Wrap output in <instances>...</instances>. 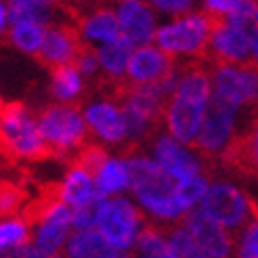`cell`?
I'll use <instances>...</instances> for the list:
<instances>
[{
	"label": "cell",
	"instance_id": "6da1fadb",
	"mask_svg": "<svg viewBox=\"0 0 258 258\" xmlns=\"http://www.w3.org/2000/svg\"><path fill=\"white\" fill-rule=\"evenodd\" d=\"M131 193L147 223L158 227L178 225L189 214L178 196V183L149 158V153H131Z\"/></svg>",
	"mask_w": 258,
	"mask_h": 258
},
{
	"label": "cell",
	"instance_id": "7a4b0ae2",
	"mask_svg": "<svg viewBox=\"0 0 258 258\" xmlns=\"http://www.w3.org/2000/svg\"><path fill=\"white\" fill-rule=\"evenodd\" d=\"M212 99L210 68L200 63H183L176 86L164 103L162 124L170 137L185 145H193L202 128L206 109Z\"/></svg>",
	"mask_w": 258,
	"mask_h": 258
},
{
	"label": "cell",
	"instance_id": "3957f363",
	"mask_svg": "<svg viewBox=\"0 0 258 258\" xmlns=\"http://www.w3.org/2000/svg\"><path fill=\"white\" fill-rule=\"evenodd\" d=\"M0 156L28 162L53 158L38 131L36 115L21 101L0 99Z\"/></svg>",
	"mask_w": 258,
	"mask_h": 258
},
{
	"label": "cell",
	"instance_id": "277c9868",
	"mask_svg": "<svg viewBox=\"0 0 258 258\" xmlns=\"http://www.w3.org/2000/svg\"><path fill=\"white\" fill-rule=\"evenodd\" d=\"M212 25L214 19L206 15L204 11L196 9L185 15L162 21L153 36V44L172 61L193 63L196 59L206 57Z\"/></svg>",
	"mask_w": 258,
	"mask_h": 258
},
{
	"label": "cell",
	"instance_id": "5b68a950",
	"mask_svg": "<svg viewBox=\"0 0 258 258\" xmlns=\"http://www.w3.org/2000/svg\"><path fill=\"white\" fill-rule=\"evenodd\" d=\"M113 97L120 101V107L126 120L128 131V145L135 147L143 141L153 137L158 124L162 122V111L166 97L158 84H120L115 86Z\"/></svg>",
	"mask_w": 258,
	"mask_h": 258
},
{
	"label": "cell",
	"instance_id": "8992f818",
	"mask_svg": "<svg viewBox=\"0 0 258 258\" xmlns=\"http://www.w3.org/2000/svg\"><path fill=\"white\" fill-rule=\"evenodd\" d=\"M36 124L53 158H74L88 143V126L78 105L55 103L38 111Z\"/></svg>",
	"mask_w": 258,
	"mask_h": 258
},
{
	"label": "cell",
	"instance_id": "52a82bcc",
	"mask_svg": "<svg viewBox=\"0 0 258 258\" xmlns=\"http://www.w3.org/2000/svg\"><path fill=\"white\" fill-rule=\"evenodd\" d=\"M147 227V218L131 196L105 198L95 229L122 254H131L139 235Z\"/></svg>",
	"mask_w": 258,
	"mask_h": 258
},
{
	"label": "cell",
	"instance_id": "ba28073f",
	"mask_svg": "<svg viewBox=\"0 0 258 258\" xmlns=\"http://www.w3.org/2000/svg\"><path fill=\"white\" fill-rule=\"evenodd\" d=\"M198 210L221 227L229 229L231 233H235L250 221V216L254 214V204L248 193L233 180L210 178Z\"/></svg>",
	"mask_w": 258,
	"mask_h": 258
},
{
	"label": "cell",
	"instance_id": "9c48e42d",
	"mask_svg": "<svg viewBox=\"0 0 258 258\" xmlns=\"http://www.w3.org/2000/svg\"><path fill=\"white\" fill-rule=\"evenodd\" d=\"M241 113L243 109L212 95L193 147L204 158H225L239 137Z\"/></svg>",
	"mask_w": 258,
	"mask_h": 258
},
{
	"label": "cell",
	"instance_id": "30bf717a",
	"mask_svg": "<svg viewBox=\"0 0 258 258\" xmlns=\"http://www.w3.org/2000/svg\"><path fill=\"white\" fill-rule=\"evenodd\" d=\"M212 95L239 109H258V68L254 63H216L210 68Z\"/></svg>",
	"mask_w": 258,
	"mask_h": 258
},
{
	"label": "cell",
	"instance_id": "8fae6325",
	"mask_svg": "<svg viewBox=\"0 0 258 258\" xmlns=\"http://www.w3.org/2000/svg\"><path fill=\"white\" fill-rule=\"evenodd\" d=\"M149 158L170 178H174L176 183L206 172V162L202 153L193 145H185L176 141L166 131L153 133L149 145Z\"/></svg>",
	"mask_w": 258,
	"mask_h": 258
},
{
	"label": "cell",
	"instance_id": "7c38bea8",
	"mask_svg": "<svg viewBox=\"0 0 258 258\" xmlns=\"http://www.w3.org/2000/svg\"><path fill=\"white\" fill-rule=\"evenodd\" d=\"M82 109L84 122L88 126L90 137H95L103 147H124L128 145L126 120L120 107V101L113 95L88 101Z\"/></svg>",
	"mask_w": 258,
	"mask_h": 258
},
{
	"label": "cell",
	"instance_id": "4fadbf2b",
	"mask_svg": "<svg viewBox=\"0 0 258 258\" xmlns=\"http://www.w3.org/2000/svg\"><path fill=\"white\" fill-rule=\"evenodd\" d=\"M252 55V28L229 19H218L212 25L206 57L216 63H248Z\"/></svg>",
	"mask_w": 258,
	"mask_h": 258
},
{
	"label": "cell",
	"instance_id": "5bb4252c",
	"mask_svg": "<svg viewBox=\"0 0 258 258\" xmlns=\"http://www.w3.org/2000/svg\"><path fill=\"white\" fill-rule=\"evenodd\" d=\"M84 46L82 38L76 30V25L70 23H50L42 38L40 48L36 50V61L40 66L53 70L59 66H70L78 57L80 48Z\"/></svg>",
	"mask_w": 258,
	"mask_h": 258
},
{
	"label": "cell",
	"instance_id": "9a60e30c",
	"mask_svg": "<svg viewBox=\"0 0 258 258\" xmlns=\"http://www.w3.org/2000/svg\"><path fill=\"white\" fill-rule=\"evenodd\" d=\"M115 17H118L120 34L135 46L153 42V36L160 25L158 13L147 0H115Z\"/></svg>",
	"mask_w": 258,
	"mask_h": 258
},
{
	"label": "cell",
	"instance_id": "2e32d148",
	"mask_svg": "<svg viewBox=\"0 0 258 258\" xmlns=\"http://www.w3.org/2000/svg\"><path fill=\"white\" fill-rule=\"evenodd\" d=\"M206 258H233V233L208 218L198 208L180 221Z\"/></svg>",
	"mask_w": 258,
	"mask_h": 258
},
{
	"label": "cell",
	"instance_id": "e0dca14e",
	"mask_svg": "<svg viewBox=\"0 0 258 258\" xmlns=\"http://www.w3.org/2000/svg\"><path fill=\"white\" fill-rule=\"evenodd\" d=\"M176 63L178 61H172L153 42L135 46L131 59H128L124 84H133V86L156 84L176 66Z\"/></svg>",
	"mask_w": 258,
	"mask_h": 258
},
{
	"label": "cell",
	"instance_id": "ac0fdd59",
	"mask_svg": "<svg viewBox=\"0 0 258 258\" xmlns=\"http://www.w3.org/2000/svg\"><path fill=\"white\" fill-rule=\"evenodd\" d=\"M76 30H78L84 44L95 48L120 36L115 11L107 5H97L88 11H78V15H76Z\"/></svg>",
	"mask_w": 258,
	"mask_h": 258
},
{
	"label": "cell",
	"instance_id": "d6986e66",
	"mask_svg": "<svg viewBox=\"0 0 258 258\" xmlns=\"http://www.w3.org/2000/svg\"><path fill=\"white\" fill-rule=\"evenodd\" d=\"M135 44L120 34L118 38L97 46V61H99V72H101V80L109 82L111 86H120L124 84L126 78V68H128V59L133 55Z\"/></svg>",
	"mask_w": 258,
	"mask_h": 258
},
{
	"label": "cell",
	"instance_id": "ffe728a7",
	"mask_svg": "<svg viewBox=\"0 0 258 258\" xmlns=\"http://www.w3.org/2000/svg\"><path fill=\"white\" fill-rule=\"evenodd\" d=\"M63 258H126L97 229H74L61 250Z\"/></svg>",
	"mask_w": 258,
	"mask_h": 258
},
{
	"label": "cell",
	"instance_id": "44dd1931",
	"mask_svg": "<svg viewBox=\"0 0 258 258\" xmlns=\"http://www.w3.org/2000/svg\"><path fill=\"white\" fill-rule=\"evenodd\" d=\"M93 180L97 193L103 198H113V196H126L131 189V164L128 156H111L99 164V168L93 172Z\"/></svg>",
	"mask_w": 258,
	"mask_h": 258
},
{
	"label": "cell",
	"instance_id": "7402d4cb",
	"mask_svg": "<svg viewBox=\"0 0 258 258\" xmlns=\"http://www.w3.org/2000/svg\"><path fill=\"white\" fill-rule=\"evenodd\" d=\"M55 191H57V198L66 206H70V208L82 206V204H86L99 196L93 174L76 162L70 164L66 176L61 178V183L55 185Z\"/></svg>",
	"mask_w": 258,
	"mask_h": 258
},
{
	"label": "cell",
	"instance_id": "603a6c76",
	"mask_svg": "<svg viewBox=\"0 0 258 258\" xmlns=\"http://www.w3.org/2000/svg\"><path fill=\"white\" fill-rule=\"evenodd\" d=\"M223 160L258 176V109Z\"/></svg>",
	"mask_w": 258,
	"mask_h": 258
},
{
	"label": "cell",
	"instance_id": "cb8c5ba5",
	"mask_svg": "<svg viewBox=\"0 0 258 258\" xmlns=\"http://www.w3.org/2000/svg\"><path fill=\"white\" fill-rule=\"evenodd\" d=\"M84 90H86V80L82 78V74L76 70L74 63L50 70V93H53V97L59 103L78 105Z\"/></svg>",
	"mask_w": 258,
	"mask_h": 258
},
{
	"label": "cell",
	"instance_id": "d4e9b609",
	"mask_svg": "<svg viewBox=\"0 0 258 258\" xmlns=\"http://www.w3.org/2000/svg\"><path fill=\"white\" fill-rule=\"evenodd\" d=\"M44 32H46V25L21 21V23H13V28L9 32H5V38L13 46H17L21 53L36 55V50L42 44Z\"/></svg>",
	"mask_w": 258,
	"mask_h": 258
},
{
	"label": "cell",
	"instance_id": "484cf974",
	"mask_svg": "<svg viewBox=\"0 0 258 258\" xmlns=\"http://www.w3.org/2000/svg\"><path fill=\"white\" fill-rule=\"evenodd\" d=\"M166 256L168 258H206L183 225L166 227Z\"/></svg>",
	"mask_w": 258,
	"mask_h": 258
},
{
	"label": "cell",
	"instance_id": "4316f807",
	"mask_svg": "<svg viewBox=\"0 0 258 258\" xmlns=\"http://www.w3.org/2000/svg\"><path fill=\"white\" fill-rule=\"evenodd\" d=\"M30 237H32L30 223L25 221L21 214L0 218V254H5L13 248L21 246V243L30 241Z\"/></svg>",
	"mask_w": 258,
	"mask_h": 258
},
{
	"label": "cell",
	"instance_id": "83f0119b",
	"mask_svg": "<svg viewBox=\"0 0 258 258\" xmlns=\"http://www.w3.org/2000/svg\"><path fill=\"white\" fill-rule=\"evenodd\" d=\"M7 15L11 23H21V21H30V23H40V25H50L55 17V7H46V5H36V3H21V0H13Z\"/></svg>",
	"mask_w": 258,
	"mask_h": 258
},
{
	"label": "cell",
	"instance_id": "f1b7e54d",
	"mask_svg": "<svg viewBox=\"0 0 258 258\" xmlns=\"http://www.w3.org/2000/svg\"><path fill=\"white\" fill-rule=\"evenodd\" d=\"M233 258H258V214L233 233Z\"/></svg>",
	"mask_w": 258,
	"mask_h": 258
},
{
	"label": "cell",
	"instance_id": "f546056e",
	"mask_svg": "<svg viewBox=\"0 0 258 258\" xmlns=\"http://www.w3.org/2000/svg\"><path fill=\"white\" fill-rule=\"evenodd\" d=\"M28 193L23 187L11 183V180H0V218L17 216L25 208Z\"/></svg>",
	"mask_w": 258,
	"mask_h": 258
},
{
	"label": "cell",
	"instance_id": "4dcf8cb0",
	"mask_svg": "<svg viewBox=\"0 0 258 258\" xmlns=\"http://www.w3.org/2000/svg\"><path fill=\"white\" fill-rule=\"evenodd\" d=\"M103 200H105L103 196H97L90 202L72 208V227L74 229H95L99 212H101V206H103Z\"/></svg>",
	"mask_w": 258,
	"mask_h": 258
},
{
	"label": "cell",
	"instance_id": "1f68e13d",
	"mask_svg": "<svg viewBox=\"0 0 258 258\" xmlns=\"http://www.w3.org/2000/svg\"><path fill=\"white\" fill-rule=\"evenodd\" d=\"M151 9L158 13V17L172 19L178 15H185L200 7V0H147Z\"/></svg>",
	"mask_w": 258,
	"mask_h": 258
},
{
	"label": "cell",
	"instance_id": "d6a6232c",
	"mask_svg": "<svg viewBox=\"0 0 258 258\" xmlns=\"http://www.w3.org/2000/svg\"><path fill=\"white\" fill-rule=\"evenodd\" d=\"M74 66H76V70L82 74V78H84V80H97V78H101L95 46L84 44V46L80 48L78 57L74 59Z\"/></svg>",
	"mask_w": 258,
	"mask_h": 258
},
{
	"label": "cell",
	"instance_id": "836d02e7",
	"mask_svg": "<svg viewBox=\"0 0 258 258\" xmlns=\"http://www.w3.org/2000/svg\"><path fill=\"white\" fill-rule=\"evenodd\" d=\"M239 3L241 0H200V11H204L214 21H218V19H227L237 9Z\"/></svg>",
	"mask_w": 258,
	"mask_h": 258
},
{
	"label": "cell",
	"instance_id": "e575fe53",
	"mask_svg": "<svg viewBox=\"0 0 258 258\" xmlns=\"http://www.w3.org/2000/svg\"><path fill=\"white\" fill-rule=\"evenodd\" d=\"M0 258H63L61 254L57 252H46V250H40L38 246H34L32 241H25L21 246L13 248L5 254H0Z\"/></svg>",
	"mask_w": 258,
	"mask_h": 258
},
{
	"label": "cell",
	"instance_id": "d590c367",
	"mask_svg": "<svg viewBox=\"0 0 258 258\" xmlns=\"http://www.w3.org/2000/svg\"><path fill=\"white\" fill-rule=\"evenodd\" d=\"M250 63L258 68V23L252 25V55H250Z\"/></svg>",
	"mask_w": 258,
	"mask_h": 258
},
{
	"label": "cell",
	"instance_id": "8d00e7d4",
	"mask_svg": "<svg viewBox=\"0 0 258 258\" xmlns=\"http://www.w3.org/2000/svg\"><path fill=\"white\" fill-rule=\"evenodd\" d=\"M21 3H36V5H46V7H59L61 9V5L66 3V0H21Z\"/></svg>",
	"mask_w": 258,
	"mask_h": 258
},
{
	"label": "cell",
	"instance_id": "74e56055",
	"mask_svg": "<svg viewBox=\"0 0 258 258\" xmlns=\"http://www.w3.org/2000/svg\"><path fill=\"white\" fill-rule=\"evenodd\" d=\"M7 19H9V15H7V9L0 5V32L5 30V23H7Z\"/></svg>",
	"mask_w": 258,
	"mask_h": 258
},
{
	"label": "cell",
	"instance_id": "f35d334b",
	"mask_svg": "<svg viewBox=\"0 0 258 258\" xmlns=\"http://www.w3.org/2000/svg\"><path fill=\"white\" fill-rule=\"evenodd\" d=\"M126 258H135V256L133 254H126Z\"/></svg>",
	"mask_w": 258,
	"mask_h": 258
}]
</instances>
